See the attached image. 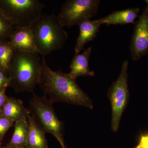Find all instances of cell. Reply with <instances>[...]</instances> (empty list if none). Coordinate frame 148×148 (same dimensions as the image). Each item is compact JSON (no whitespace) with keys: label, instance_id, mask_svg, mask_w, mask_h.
I'll list each match as a JSON object with an SVG mask.
<instances>
[{"label":"cell","instance_id":"1","mask_svg":"<svg viewBox=\"0 0 148 148\" xmlns=\"http://www.w3.org/2000/svg\"><path fill=\"white\" fill-rule=\"evenodd\" d=\"M45 95L53 103L63 102L83 106L92 110V100L79 86L76 80L68 74L55 72L49 67L42 56V69L38 84Z\"/></svg>","mask_w":148,"mask_h":148},{"label":"cell","instance_id":"2","mask_svg":"<svg viewBox=\"0 0 148 148\" xmlns=\"http://www.w3.org/2000/svg\"><path fill=\"white\" fill-rule=\"evenodd\" d=\"M9 68L10 84L16 92H33L38 84L42 69L40 54L14 51Z\"/></svg>","mask_w":148,"mask_h":148},{"label":"cell","instance_id":"3","mask_svg":"<svg viewBox=\"0 0 148 148\" xmlns=\"http://www.w3.org/2000/svg\"><path fill=\"white\" fill-rule=\"evenodd\" d=\"M63 28L54 14H42L35 21L30 28L40 55L45 56L64 47L69 35Z\"/></svg>","mask_w":148,"mask_h":148},{"label":"cell","instance_id":"4","mask_svg":"<svg viewBox=\"0 0 148 148\" xmlns=\"http://www.w3.org/2000/svg\"><path fill=\"white\" fill-rule=\"evenodd\" d=\"M53 103L46 95L39 96L34 93L29 101V109L40 127L45 133L53 135L61 148H66L64 138V123L58 119Z\"/></svg>","mask_w":148,"mask_h":148},{"label":"cell","instance_id":"5","mask_svg":"<svg viewBox=\"0 0 148 148\" xmlns=\"http://www.w3.org/2000/svg\"><path fill=\"white\" fill-rule=\"evenodd\" d=\"M128 64V60L123 61L119 76L116 80L112 82L108 92L112 108L111 128L115 132L119 128L121 117L129 101Z\"/></svg>","mask_w":148,"mask_h":148},{"label":"cell","instance_id":"6","mask_svg":"<svg viewBox=\"0 0 148 148\" xmlns=\"http://www.w3.org/2000/svg\"><path fill=\"white\" fill-rule=\"evenodd\" d=\"M2 5L8 19L18 27L31 28L45 8L38 0H7L2 2Z\"/></svg>","mask_w":148,"mask_h":148},{"label":"cell","instance_id":"7","mask_svg":"<svg viewBox=\"0 0 148 148\" xmlns=\"http://www.w3.org/2000/svg\"><path fill=\"white\" fill-rule=\"evenodd\" d=\"M100 3L99 0H67L57 15L58 21L63 27L78 25L96 15Z\"/></svg>","mask_w":148,"mask_h":148},{"label":"cell","instance_id":"8","mask_svg":"<svg viewBox=\"0 0 148 148\" xmlns=\"http://www.w3.org/2000/svg\"><path fill=\"white\" fill-rule=\"evenodd\" d=\"M130 49L132 59L137 61L148 53V8L146 7L135 23Z\"/></svg>","mask_w":148,"mask_h":148},{"label":"cell","instance_id":"9","mask_svg":"<svg viewBox=\"0 0 148 148\" xmlns=\"http://www.w3.org/2000/svg\"><path fill=\"white\" fill-rule=\"evenodd\" d=\"M11 38L10 44L14 51L38 53L31 28L17 27Z\"/></svg>","mask_w":148,"mask_h":148},{"label":"cell","instance_id":"10","mask_svg":"<svg viewBox=\"0 0 148 148\" xmlns=\"http://www.w3.org/2000/svg\"><path fill=\"white\" fill-rule=\"evenodd\" d=\"M92 52V48L90 47L82 53H75L69 66L71 71L67 74L71 78L76 80L79 77L94 75V72L91 71L89 67V60Z\"/></svg>","mask_w":148,"mask_h":148},{"label":"cell","instance_id":"11","mask_svg":"<svg viewBox=\"0 0 148 148\" xmlns=\"http://www.w3.org/2000/svg\"><path fill=\"white\" fill-rule=\"evenodd\" d=\"M102 23L99 19L90 21L84 20L78 24L79 33L75 46V53H79L84 49L85 45L92 40L96 36Z\"/></svg>","mask_w":148,"mask_h":148},{"label":"cell","instance_id":"12","mask_svg":"<svg viewBox=\"0 0 148 148\" xmlns=\"http://www.w3.org/2000/svg\"><path fill=\"white\" fill-rule=\"evenodd\" d=\"M0 114L14 122L27 119L31 114L29 108L25 107L22 100L13 97H8L0 111Z\"/></svg>","mask_w":148,"mask_h":148},{"label":"cell","instance_id":"13","mask_svg":"<svg viewBox=\"0 0 148 148\" xmlns=\"http://www.w3.org/2000/svg\"><path fill=\"white\" fill-rule=\"evenodd\" d=\"M29 132L26 148H48L46 133L37 124L32 115L27 117Z\"/></svg>","mask_w":148,"mask_h":148},{"label":"cell","instance_id":"14","mask_svg":"<svg viewBox=\"0 0 148 148\" xmlns=\"http://www.w3.org/2000/svg\"><path fill=\"white\" fill-rule=\"evenodd\" d=\"M140 9L138 8H127L116 11L105 17L100 18L102 24L107 26L110 25H124L135 23V18L138 16Z\"/></svg>","mask_w":148,"mask_h":148},{"label":"cell","instance_id":"15","mask_svg":"<svg viewBox=\"0 0 148 148\" xmlns=\"http://www.w3.org/2000/svg\"><path fill=\"white\" fill-rule=\"evenodd\" d=\"M29 132L27 119L15 122L13 135L7 147L10 148H26Z\"/></svg>","mask_w":148,"mask_h":148},{"label":"cell","instance_id":"16","mask_svg":"<svg viewBox=\"0 0 148 148\" xmlns=\"http://www.w3.org/2000/svg\"><path fill=\"white\" fill-rule=\"evenodd\" d=\"M14 51L11 44L0 43V67L8 71Z\"/></svg>","mask_w":148,"mask_h":148},{"label":"cell","instance_id":"17","mask_svg":"<svg viewBox=\"0 0 148 148\" xmlns=\"http://www.w3.org/2000/svg\"><path fill=\"white\" fill-rule=\"evenodd\" d=\"M14 123L11 120L0 114V143L6 132L13 125Z\"/></svg>","mask_w":148,"mask_h":148},{"label":"cell","instance_id":"18","mask_svg":"<svg viewBox=\"0 0 148 148\" xmlns=\"http://www.w3.org/2000/svg\"><path fill=\"white\" fill-rule=\"evenodd\" d=\"M138 144L134 148H148V132H141Z\"/></svg>","mask_w":148,"mask_h":148},{"label":"cell","instance_id":"19","mask_svg":"<svg viewBox=\"0 0 148 148\" xmlns=\"http://www.w3.org/2000/svg\"><path fill=\"white\" fill-rule=\"evenodd\" d=\"M10 29L7 23L0 16V36L5 35Z\"/></svg>","mask_w":148,"mask_h":148},{"label":"cell","instance_id":"20","mask_svg":"<svg viewBox=\"0 0 148 148\" xmlns=\"http://www.w3.org/2000/svg\"><path fill=\"white\" fill-rule=\"evenodd\" d=\"M10 83V78L6 77L0 70V89H5V88Z\"/></svg>","mask_w":148,"mask_h":148},{"label":"cell","instance_id":"21","mask_svg":"<svg viewBox=\"0 0 148 148\" xmlns=\"http://www.w3.org/2000/svg\"><path fill=\"white\" fill-rule=\"evenodd\" d=\"M5 89H0V111L4 105L8 97L5 92Z\"/></svg>","mask_w":148,"mask_h":148},{"label":"cell","instance_id":"22","mask_svg":"<svg viewBox=\"0 0 148 148\" xmlns=\"http://www.w3.org/2000/svg\"><path fill=\"white\" fill-rule=\"evenodd\" d=\"M145 1L147 3V7L148 8V0H146Z\"/></svg>","mask_w":148,"mask_h":148},{"label":"cell","instance_id":"23","mask_svg":"<svg viewBox=\"0 0 148 148\" xmlns=\"http://www.w3.org/2000/svg\"><path fill=\"white\" fill-rule=\"evenodd\" d=\"M3 148H9V147H6Z\"/></svg>","mask_w":148,"mask_h":148}]
</instances>
